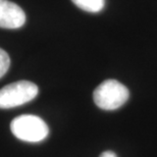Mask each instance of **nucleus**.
<instances>
[{"mask_svg":"<svg viewBox=\"0 0 157 157\" xmlns=\"http://www.w3.org/2000/svg\"><path fill=\"white\" fill-rule=\"evenodd\" d=\"M26 23V14L15 3L0 0V28L18 29Z\"/></svg>","mask_w":157,"mask_h":157,"instance_id":"obj_4","label":"nucleus"},{"mask_svg":"<svg viewBox=\"0 0 157 157\" xmlns=\"http://www.w3.org/2000/svg\"><path fill=\"white\" fill-rule=\"evenodd\" d=\"M99 157H117V155L113 151H104Z\"/></svg>","mask_w":157,"mask_h":157,"instance_id":"obj_7","label":"nucleus"},{"mask_svg":"<svg viewBox=\"0 0 157 157\" xmlns=\"http://www.w3.org/2000/svg\"><path fill=\"white\" fill-rule=\"evenodd\" d=\"M10 130L17 139L31 143L43 141L49 134L46 122L41 117L32 114L15 117L10 124Z\"/></svg>","mask_w":157,"mask_h":157,"instance_id":"obj_2","label":"nucleus"},{"mask_svg":"<svg viewBox=\"0 0 157 157\" xmlns=\"http://www.w3.org/2000/svg\"><path fill=\"white\" fill-rule=\"evenodd\" d=\"M130 92L128 88L117 80H106L93 93L95 104L104 110H114L128 101Z\"/></svg>","mask_w":157,"mask_h":157,"instance_id":"obj_1","label":"nucleus"},{"mask_svg":"<svg viewBox=\"0 0 157 157\" xmlns=\"http://www.w3.org/2000/svg\"><path fill=\"white\" fill-rule=\"evenodd\" d=\"M78 8L88 12H99L105 5V0H71Z\"/></svg>","mask_w":157,"mask_h":157,"instance_id":"obj_5","label":"nucleus"},{"mask_svg":"<svg viewBox=\"0 0 157 157\" xmlns=\"http://www.w3.org/2000/svg\"><path fill=\"white\" fill-rule=\"evenodd\" d=\"M39 89L32 82H14L0 89V108H12L32 101L38 95Z\"/></svg>","mask_w":157,"mask_h":157,"instance_id":"obj_3","label":"nucleus"},{"mask_svg":"<svg viewBox=\"0 0 157 157\" xmlns=\"http://www.w3.org/2000/svg\"><path fill=\"white\" fill-rule=\"evenodd\" d=\"M9 65H10V58H9V55L4 50L0 48V78H2L7 73Z\"/></svg>","mask_w":157,"mask_h":157,"instance_id":"obj_6","label":"nucleus"}]
</instances>
